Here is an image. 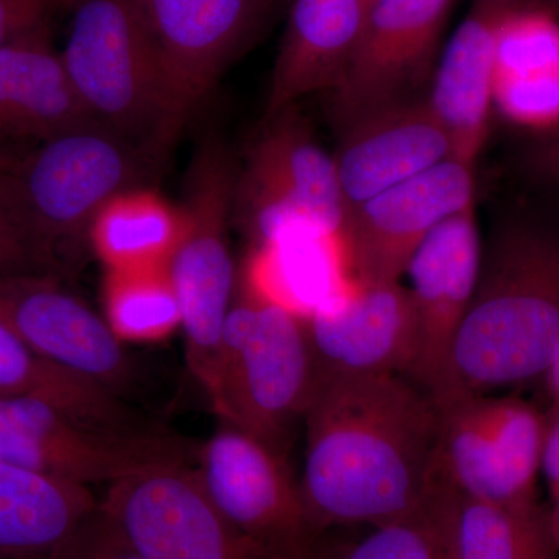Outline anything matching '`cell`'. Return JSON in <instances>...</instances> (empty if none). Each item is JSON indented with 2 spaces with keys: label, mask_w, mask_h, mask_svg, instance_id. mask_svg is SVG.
<instances>
[{
  "label": "cell",
  "mask_w": 559,
  "mask_h": 559,
  "mask_svg": "<svg viewBox=\"0 0 559 559\" xmlns=\"http://www.w3.org/2000/svg\"><path fill=\"white\" fill-rule=\"evenodd\" d=\"M440 407L400 374H320L305 428L301 492L323 535L425 509Z\"/></svg>",
  "instance_id": "cell-1"
},
{
  "label": "cell",
  "mask_w": 559,
  "mask_h": 559,
  "mask_svg": "<svg viewBox=\"0 0 559 559\" xmlns=\"http://www.w3.org/2000/svg\"><path fill=\"white\" fill-rule=\"evenodd\" d=\"M558 349L559 219L510 213L481 241L476 288L441 403L543 380Z\"/></svg>",
  "instance_id": "cell-2"
},
{
  "label": "cell",
  "mask_w": 559,
  "mask_h": 559,
  "mask_svg": "<svg viewBox=\"0 0 559 559\" xmlns=\"http://www.w3.org/2000/svg\"><path fill=\"white\" fill-rule=\"evenodd\" d=\"M316 382L305 319L237 283L204 389L221 423L288 457Z\"/></svg>",
  "instance_id": "cell-3"
},
{
  "label": "cell",
  "mask_w": 559,
  "mask_h": 559,
  "mask_svg": "<svg viewBox=\"0 0 559 559\" xmlns=\"http://www.w3.org/2000/svg\"><path fill=\"white\" fill-rule=\"evenodd\" d=\"M153 159L148 151L100 127L66 132L22 151L7 178L51 275L61 277L80 263L100 210L121 191L138 189Z\"/></svg>",
  "instance_id": "cell-4"
},
{
  "label": "cell",
  "mask_w": 559,
  "mask_h": 559,
  "mask_svg": "<svg viewBox=\"0 0 559 559\" xmlns=\"http://www.w3.org/2000/svg\"><path fill=\"white\" fill-rule=\"evenodd\" d=\"M60 55L97 127L156 159L175 142L164 66L135 0H76Z\"/></svg>",
  "instance_id": "cell-5"
},
{
  "label": "cell",
  "mask_w": 559,
  "mask_h": 559,
  "mask_svg": "<svg viewBox=\"0 0 559 559\" xmlns=\"http://www.w3.org/2000/svg\"><path fill=\"white\" fill-rule=\"evenodd\" d=\"M237 175L229 151L209 134L191 160L179 205L182 230L167 266L182 311L187 364L202 388L212 377L237 293L238 271L229 241Z\"/></svg>",
  "instance_id": "cell-6"
},
{
  "label": "cell",
  "mask_w": 559,
  "mask_h": 559,
  "mask_svg": "<svg viewBox=\"0 0 559 559\" xmlns=\"http://www.w3.org/2000/svg\"><path fill=\"white\" fill-rule=\"evenodd\" d=\"M198 448L160 426L121 429L51 401L0 393V459L72 484L112 485L165 465H194Z\"/></svg>",
  "instance_id": "cell-7"
},
{
  "label": "cell",
  "mask_w": 559,
  "mask_h": 559,
  "mask_svg": "<svg viewBox=\"0 0 559 559\" xmlns=\"http://www.w3.org/2000/svg\"><path fill=\"white\" fill-rule=\"evenodd\" d=\"M205 495L242 535L274 559H326V535L305 503L288 457L221 423L194 463Z\"/></svg>",
  "instance_id": "cell-8"
},
{
  "label": "cell",
  "mask_w": 559,
  "mask_h": 559,
  "mask_svg": "<svg viewBox=\"0 0 559 559\" xmlns=\"http://www.w3.org/2000/svg\"><path fill=\"white\" fill-rule=\"evenodd\" d=\"M439 407L433 476L481 502H539L546 412L514 395H459Z\"/></svg>",
  "instance_id": "cell-9"
},
{
  "label": "cell",
  "mask_w": 559,
  "mask_h": 559,
  "mask_svg": "<svg viewBox=\"0 0 559 559\" xmlns=\"http://www.w3.org/2000/svg\"><path fill=\"white\" fill-rule=\"evenodd\" d=\"M253 246L296 226L342 234L347 205L336 162L296 106L266 117L235 183L234 218Z\"/></svg>",
  "instance_id": "cell-10"
},
{
  "label": "cell",
  "mask_w": 559,
  "mask_h": 559,
  "mask_svg": "<svg viewBox=\"0 0 559 559\" xmlns=\"http://www.w3.org/2000/svg\"><path fill=\"white\" fill-rule=\"evenodd\" d=\"M100 507L148 559H274L216 510L194 465L116 481Z\"/></svg>",
  "instance_id": "cell-11"
},
{
  "label": "cell",
  "mask_w": 559,
  "mask_h": 559,
  "mask_svg": "<svg viewBox=\"0 0 559 559\" xmlns=\"http://www.w3.org/2000/svg\"><path fill=\"white\" fill-rule=\"evenodd\" d=\"M454 0H373L347 69L329 92L341 130L374 110L411 100L436 69Z\"/></svg>",
  "instance_id": "cell-12"
},
{
  "label": "cell",
  "mask_w": 559,
  "mask_h": 559,
  "mask_svg": "<svg viewBox=\"0 0 559 559\" xmlns=\"http://www.w3.org/2000/svg\"><path fill=\"white\" fill-rule=\"evenodd\" d=\"M474 167L448 157L349 210L342 229L349 275L400 282L430 231L474 204Z\"/></svg>",
  "instance_id": "cell-13"
},
{
  "label": "cell",
  "mask_w": 559,
  "mask_h": 559,
  "mask_svg": "<svg viewBox=\"0 0 559 559\" xmlns=\"http://www.w3.org/2000/svg\"><path fill=\"white\" fill-rule=\"evenodd\" d=\"M0 320L43 358L120 399L135 380L124 342L57 275L0 277Z\"/></svg>",
  "instance_id": "cell-14"
},
{
  "label": "cell",
  "mask_w": 559,
  "mask_h": 559,
  "mask_svg": "<svg viewBox=\"0 0 559 559\" xmlns=\"http://www.w3.org/2000/svg\"><path fill=\"white\" fill-rule=\"evenodd\" d=\"M474 210L469 205L430 231L406 270L417 316L409 380L437 404L450 392L452 348L479 272L481 238Z\"/></svg>",
  "instance_id": "cell-15"
},
{
  "label": "cell",
  "mask_w": 559,
  "mask_h": 559,
  "mask_svg": "<svg viewBox=\"0 0 559 559\" xmlns=\"http://www.w3.org/2000/svg\"><path fill=\"white\" fill-rule=\"evenodd\" d=\"M159 51L173 138L248 39L259 0H135Z\"/></svg>",
  "instance_id": "cell-16"
},
{
  "label": "cell",
  "mask_w": 559,
  "mask_h": 559,
  "mask_svg": "<svg viewBox=\"0 0 559 559\" xmlns=\"http://www.w3.org/2000/svg\"><path fill=\"white\" fill-rule=\"evenodd\" d=\"M320 374H400L417 356V316L401 282L359 283L305 319Z\"/></svg>",
  "instance_id": "cell-17"
},
{
  "label": "cell",
  "mask_w": 559,
  "mask_h": 559,
  "mask_svg": "<svg viewBox=\"0 0 559 559\" xmlns=\"http://www.w3.org/2000/svg\"><path fill=\"white\" fill-rule=\"evenodd\" d=\"M334 156L349 210L452 157L451 142L428 100L395 103L344 128Z\"/></svg>",
  "instance_id": "cell-18"
},
{
  "label": "cell",
  "mask_w": 559,
  "mask_h": 559,
  "mask_svg": "<svg viewBox=\"0 0 559 559\" xmlns=\"http://www.w3.org/2000/svg\"><path fill=\"white\" fill-rule=\"evenodd\" d=\"M506 0H481L441 53L433 73L430 109L450 138L452 157L476 168L495 108V33Z\"/></svg>",
  "instance_id": "cell-19"
},
{
  "label": "cell",
  "mask_w": 559,
  "mask_h": 559,
  "mask_svg": "<svg viewBox=\"0 0 559 559\" xmlns=\"http://www.w3.org/2000/svg\"><path fill=\"white\" fill-rule=\"evenodd\" d=\"M97 127L83 109L49 27L0 47V143H43Z\"/></svg>",
  "instance_id": "cell-20"
},
{
  "label": "cell",
  "mask_w": 559,
  "mask_h": 559,
  "mask_svg": "<svg viewBox=\"0 0 559 559\" xmlns=\"http://www.w3.org/2000/svg\"><path fill=\"white\" fill-rule=\"evenodd\" d=\"M370 5V0H294L272 72L266 117L336 86Z\"/></svg>",
  "instance_id": "cell-21"
},
{
  "label": "cell",
  "mask_w": 559,
  "mask_h": 559,
  "mask_svg": "<svg viewBox=\"0 0 559 559\" xmlns=\"http://www.w3.org/2000/svg\"><path fill=\"white\" fill-rule=\"evenodd\" d=\"M238 283L260 299L310 318L352 286L342 234L316 226L280 231L252 246Z\"/></svg>",
  "instance_id": "cell-22"
},
{
  "label": "cell",
  "mask_w": 559,
  "mask_h": 559,
  "mask_svg": "<svg viewBox=\"0 0 559 559\" xmlns=\"http://www.w3.org/2000/svg\"><path fill=\"white\" fill-rule=\"evenodd\" d=\"M428 507L447 559H559L549 507L498 506L468 498L432 474Z\"/></svg>",
  "instance_id": "cell-23"
},
{
  "label": "cell",
  "mask_w": 559,
  "mask_h": 559,
  "mask_svg": "<svg viewBox=\"0 0 559 559\" xmlns=\"http://www.w3.org/2000/svg\"><path fill=\"white\" fill-rule=\"evenodd\" d=\"M98 506L90 487L0 459V559H49Z\"/></svg>",
  "instance_id": "cell-24"
},
{
  "label": "cell",
  "mask_w": 559,
  "mask_h": 559,
  "mask_svg": "<svg viewBox=\"0 0 559 559\" xmlns=\"http://www.w3.org/2000/svg\"><path fill=\"white\" fill-rule=\"evenodd\" d=\"M179 207L154 191H121L100 210L91 227L90 246L106 271L167 267L178 246Z\"/></svg>",
  "instance_id": "cell-25"
},
{
  "label": "cell",
  "mask_w": 559,
  "mask_h": 559,
  "mask_svg": "<svg viewBox=\"0 0 559 559\" xmlns=\"http://www.w3.org/2000/svg\"><path fill=\"white\" fill-rule=\"evenodd\" d=\"M0 393L39 396L80 417L114 428L153 426L116 393L43 358L3 320H0Z\"/></svg>",
  "instance_id": "cell-26"
},
{
  "label": "cell",
  "mask_w": 559,
  "mask_h": 559,
  "mask_svg": "<svg viewBox=\"0 0 559 559\" xmlns=\"http://www.w3.org/2000/svg\"><path fill=\"white\" fill-rule=\"evenodd\" d=\"M103 310V318L121 342H160L182 326L168 267L106 271Z\"/></svg>",
  "instance_id": "cell-27"
},
{
  "label": "cell",
  "mask_w": 559,
  "mask_h": 559,
  "mask_svg": "<svg viewBox=\"0 0 559 559\" xmlns=\"http://www.w3.org/2000/svg\"><path fill=\"white\" fill-rule=\"evenodd\" d=\"M559 75V21L546 10L506 7L495 33V80Z\"/></svg>",
  "instance_id": "cell-28"
},
{
  "label": "cell",
  "mask_w": 559,
  "mask_h": 559,
  "mask_svg": "<svg viewBox=\"0 0 559 559\" xmlns=\"http://www.w3.org/2000/svg\"><path fill=\"white\" fill-rule=\"evenodd\" d=\"M326 559H447L439 525L428 500L425 509L404 520L371 527L356 543L326 544Z\"/></svg>",
  "instance_id": "cell-29"
},
{
  "label": "cell",
  "mask_w": 559,
  "mask_h": 559,
  "mask_svg": "<svg viewBox=\"0 0 559 559\" xmlns=\"http://www.w3.org/2000/svg\"><path fill=\"white\" fill-rule=\"evenodd\" d=\"M49 559H148L124 535L116 521L98 509L80 525Z\"/></svg>",
  "instance_id": "cell-30"
},
{
  "label": "cell",
  "mask_w": 559,
  "mask_h": 559,
  "mask_svg": "<svg viewBox=\"0 0 559 559\" xmlns=\"http://www.w3.org/2000/svg\"><path fill=\"white\" fill-rule=\"evenodd\" d=\"M7 173L0 175V277L50 274L25 227Z\"/></svg>",
  "instance_id": "cell-31"
},
{
  "label": "cell",
  "mask_w": 559,
  "mask_h": 559,
  "mask_svg": "<svg viewBox=\"0 0 559 559\" xmlns=\"http://www.w3.org/2000/svg\"><path fill=\"white\" fill-rule=\"evenodd\" d=\"M49 0H0V47L49 27Z\"/></svg>",
  "instance_id": "cell-32"
},
{
  "label": "cell",
  "mask_w": 559,
  "mask_h": 559,
  "mask_svg": "<svg viewBox=\"0 0 559 559\" xmlns=\"http://www.w3.org/2000/svg\"><path fill=\"white\" fill-rule=\"evenodd\" d=\"M540 474L547 481L551 500L559 498V425L546 412L543 452H540Z\"/></svg>",
  "instance_id": "cell-33"
},
{
  "label": "cell",
  "mask_w": 559,
  "mask_h": 559,
  "mask_svg": "<svg viewBox=\"0 0 559 559\" xmlns=\"http://www.w3.org/2000/svg\"><path fill=\"white\" fill-rule=\"evenodd\" d=\"M535 165L544 178L554 180L559 186V127L554 138L536 154Z\"/></svg>",
  "instance_id": "cell-34"
},
{
  "label": "cell",
  "mask_w": 559,
  "mask_h": 559,
  "mask_svg": "<svg viewBox=\"0 0 559 559\" xmlns=\"http://www.w3.org/2000/svg\"><path fill=\"white\" fill-rule=\"evenodd\" d=\"M543 381L549 392L551 403H557L559 401V349L549 370L544 374Z\"/></svg>",
  "instance_id": "cell-35"
},
{
  "label": "cell",
  "mask_w": 559,
  "mask_h": 559,
  "mask_svg": "<svg viewBox=\"0 0 559 559\" xmlns=\"http://www.w3.org/2000/svg\"><path fill=\"white\" fill-rule=\"evenodd\" d=\"M22 151L16 150V146L13 145H2L0 143V175L3 171L10 170L16 160L20 159Z\"/></svg>",
  "instance_id": "cell-36"
},
{
  "label": "cell",
  "mask_w": 559,
  "mask_h": 559,
  "mask_svg": "<svg viewBox=\"0 0 559 559\" xmlns=\"http://www.w3.org/2000/svg\"><path fill=\"white\" fill-rule=\"evenodd\" d=\"M549 518L551 533H554L555 543H557L559 551V498L551 500V506L549 507Z\"/></svg>",
  "instance_id": "cell-37"
},
{
  "label": "cell",
  "mask_w": 559,
  "mask_h": 559,
  "mask_svg": "<svg viewBox=\"0 0 559 559\" xmlns=\"http://www.w3.org/2000/svg\"><path fill=\"white\" fill-rule=\"evenodd\" d=\"M547 415H549L551 419H555L559 425V401H557V403H551L550 409L547 411Z\"/></svg>",
  "instance_id": "cell-38"
},
{
  "label": "cell",
  "mask_w": 559,
  "mask_h": 559,
  "mask_svg": "<svg viewBox=\"0 0 559 559\" xmlns=\"http://www.w3.org/2000/svg\"><path fill=\"white\" fill-rule=\"evenodd\" d=\"M49 2L53 9H58V7L75 5L76 0H49Z\"/></svg>",
  "instance_id": "cell-39"
},
{
  "label": "cell",
  "mask_w": 559,
  "mask_h": 559,
  "mask_svg": "<svg viewBox=\"0 0 559 559\" xmlns=\"http://www.w3.org/2000/svg\"><path fill=\"white\" fill-rule=\"evenodd\" d=\"M260 3L270 2V0H259Z\"/></svg>",
  "instance_id": "cell-40"
},
{
  "label": "cell",
  "mask_w": 559,
  "mask_h": 559,
  "mask_svg": "<svg viewBox=\"0 0 559 559\" xmlns=\"http://www.w3.org/2000/svg\"><path fill=\"white\" fill-rule=\"evenodd\" d=\"M554 2H557V3H559V0H554Z\"/></svg>",
  "instance_id": "cell-41"
}]
</instances>
